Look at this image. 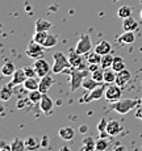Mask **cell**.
I'll list each match as a JSON object with an SVG mask.
<instances>
[{"mask_svg":"<svg viewBox=\"0 0 142 151\" xmlns=\"http://www.w3.org/2000/svg\"><path fill=\"white\" fill-rule=\"evenodd\" d=\"M92 79H95L99 83H103L104 82V70L100 67V68L95 70V71H92Z\"/></svg>","mask_w":142,"mask_h":151,"instance_id":"obj_36","label":"cell"},{"mask_svg":"<svg viewBox=\"0 0 142 151\" xmlns=\"http://www.w3.org/2000/svg\"><path fill=\"white\" fill-rule=\"evenodd\" d=\"M112 68H113L116 72H120V71H123V70H125V62H124V58H121V57H115L113 65H112Z\"/></svg>","mask_w":142,"mask_h":151,"instance_id":"obj_32","label":"cell"},{"mask_svg":"<svg viewBox=\"0 0 142 151\" xmlns=\"http://www.w3.org/2000/svg\"><path fill=\"white\" fill-rule=\"evenodd\" d=\"M115 1H117V0H115Z\"/></svg>","mask_w":142,"mask_h":151,"instance_id":"obj_48","label":"cell"},{"mask_svg":"<svg viewBox=\"0 0 142 151\" xmlns=\"http://www.w3.org/2000/svg\"><path fill=\"white\" fill-rule=\"evenodd\" d=\"M45 54V47L41 43L36 42L34 40H32L28 45V49H27V55L32 59H40V58L43 57Z\"/></svg>","mask_w":142,"mask_h":151,"instance_id":"obj_5","label":"cell"},{"mask_svg":"<svg viewBox=\"0 0 142 151\" xmlns=\"http://www.w3.org/2000/svg\"><path fill=\"white\" fill-rule=\"evenodd\" d=\"M108 147H109V142L107 138L100 137L96 141V151H105Z\"/></svg>","mask_w":142,"mask_h":151,"instance_id":"obj_34","label":"cell"},{"mask_svg":"<svg viewBox=\"0 0 142 151\" xmlns=\"http://www.w3.org/2000/svg\"><path fill=\"white\" fill-rule=\"evenodd\" d=\"M123 29L124 32H134L138 29V22L137 20H134L132 16L128 17V19L123 20Z\"/></svg>","mask_w":142,"mask_h":151,"instance_id":"obj_19","label":"cell"},{"mask_svg":"<svg viewBox=\"0 0 142 151\" xmlns=\"http://www.w3.org/2000/svg\"><path fill=\"white\" fill-rule=\"evenodd\" d=\"M136 118H140V120L142 121V106H141V108H138L137 109V112H136Z\"/></svg>","mask_w":142,"mask_h":151,"instance_id":"obj_39","label":"cell"},{"mask_svg":"<svg viewBox=\"0 0 142 151\" xmlns=\"http://www.w3.org/2000/svg\"><path fill=\"white\" fill-rule=\"evenodd\" d=\"M68 60H70L71 66L78 70H87V65L83 60L82 54H79L75 49H71L70 53H68Z\"/></svg>","mask_w":142,"mask_h":151,"instance_id":"obj_7","label":"cell"},{"mask_svg":"<svg viewBox=\"0 0 142 151\" xmlns=\"http://www.w3.org/2000/svg\"><path fill=\"white\" fill-rule=\"evenodd\" d=\"M33 67L36 70L37 76L38 78L46 76V75H49L51 71V67H50V65H49V62L46 59H43V58L36 59V62L33 63Z\"/></svg>","mask_w":142,"mask_h":151,"instance_id":"obj_6","label":"cell"},{"mask_svg":"<svg viewBox=\"0 0 142 151\" xmlns=\"http://www.w3.org/2000/svg\"><path fill=\"white\" fill-rule=\"evenodd\" d=\"M113 151H128V150H126V147H125V146L120 145V146H116L115 149H113Z\"/></svg>","mask_w":142,"mask_h":151,"instance_id":"obj_40","label":"cell"},{"mask_svg":"<svg viewBox=\"0 0 142 151\" xmlns=\"http://www.w3.org/2000/svg\"><path fill=\"white\" fill-rule=\"evenodd\" d=\"M103 83H99V82H96L95 79H84L83 80V84H82V87L84 89H87V91H92V89H95L96 87H99V86H101Z\"/></svg>","mask_w":142,"mask_h":151,"instance_id":"obj_30","label":"cell"},{"mask_svg":"<svg viewBox=\"0 0 142 151\" xmlns=\"http://www.w3.org/2000/svg\"><path fill=\"white\" fill-rule=\"evenodd\" d=\"M25 146H27L28 151H37L42 145L36 137H28L27 139H25Z\"/></svg>","mask_w":142,"mask_h":151,"instance_id":"obj_20","label":"cell"},{"mask_svg":"<svg viewBox=\"0 0 142 151\" xmlns=\"http://www.w3.org/2000/svg\"><path fill=\"white\" fill-rule=\"evenodd\" d=\"M58 135H59V138L63 139V141H72L75 137V130L72 129L71 126H65L59 130Z\"/></svg>","mask_w":142,"mask_h":151,"instance_id":"obj_17","label":"cell"},{"mask_svg":"<svg viewBox=\"0 0 142 151\" xmlns=\"http://www.w3.org/2000/svg\"><path fill=\"white\" fill-rule=\"evenodd\" d=\"M140 104H142L141 100H137V99H120L113 104H111V109L120 114H126Z\"/></svg>","mask_w":142,"mask_h":151,"instance_id":"obj_2","label":"cell"},{"mask_svg":"<svg viewBox=\"0 0 142 151\" xmlns=\"http://www.w3.org/2000/svg\"><path fill=\"white\" fill-rule=\"evenodd\" d=\"M92 49H94V46H92L91 37H89L88 34H82V36L79 37V40H78V42H76L75 50H76L79 54L86 55V54H88Z\"/></svg>","mask_w":142,"mask_h":151,"instance_id":"obj_4","label":"cell"},{"mask_svg":"<svg viewBox=\"0 0 142 151\" xmlns=\"http://www.w3.org/2000/svg\"><path fill=\"white\" fill-rule=\"evenodd\" d=\"M121 87H118L117 84L113 86V84H109V87L105 89V93H104V96L105 99L109 101V103H115V101L120 100L121 99Z\"/></svg>","mask_w":142,"mask_h":151,"instance_id":"obj_8","label":"cell"},{"mask_svg":"<svg viewBox=\"0 0 142 151\" xmlns=\"http://www.w3.org/2000/svg\"><path fill=\"white\" fill-rule=\"evenodd\" d=\"M48 143H49V138H48V137H43V139L41 141L42 147H48Z\"/></svg>","mask_w":142,"mask_h":151,"instance_id":"obj_41","label":"cell"},{"mask_svg":"<svg viewBox=\"0 0 142 151\" xmlns=\"http://www.w3.org/2000/svg\"><path fill=\"white\" fill-rule=\"evenodd\" d=\"M123 132V125L116 120H111L107 124V133L109 134V137H116Z\"/></svg>","mask_w":142,"mask_h":151,"instance_id":"obj_13","label":"cell"},{"mask_svg":"<svg viewBox=\"0 0 142 151\" xmlns=\"http://www.w3.org/2000/svg\"><path fill=\"white\" fill-rule=\"evenodd\" d=\"M51 27V22L45 19H38L36 21V32H49Z\"/></svg>","mask_w":142,"mask_h":151,"instance_id":"obj_21","label":"cell"},{"mask_svg":"<svg viewBox=\"0 0 142 151\" xmlns=\"http://www.w3.org/2000/svg\"><path fill=\"white\" fill-rule=\"evenodd\" d=\"M24 70H25V74H27L28 78H36L37 76V72H36V70H34V67L27 66V67H24Z\"/></svg>","mask_w":142,"mask_h":151,"instance_id":"obj_38","label":"cell"},{"mask_svg":"<svg viewBox=\"0 0 142 151\" xmlns=\"http://www.w3.org/2000/svg\"><path fill=\"white\" fill-rule=\"evenodd\" d=\"M136 41V36L134 32H124L120 37L117 38V42L120 45H130Z\"/></svg>","mask_w":142,"mask_h":151,"instance_id":"obj_18","label":"cell"},{"mask_svg":"<svg viewBox=\"0 0 142 151\" xmlns=\"http://www.w3.org/2000/svg\"><path fill=\"white\" fill-rule=\"evenodd\" d=\"M87 130H88V126H87V125H82V126H80V129H79V132L80 133H86Z\"/></svg>","mask_w":142,"mask_h":151,"instance_id":"obj_43","label":"cell"},{"mask_svg":"<svg viewBox=\"0 0 142 151\" xmlns=\"http://www.w3.org/2000/svg\"><path fill=\"white\" fill-rule=\"evenodd\" d=\"M53 83H54V79H53V76H50V75H46V76H43V78H40L38 89L41 91V93H48V91L51 88Z\"/></svg>","mask_w":142,"mask_h":151,"instance_id":"obj_14","label":"cell"},{"mask_svg":"<svg viewBox=\"0 0 142 151\" xmlns=\"http://www.w3.org/2000/svg\"><path fill=\"white\" fill-rule=\"evenodd\" d=\"M140 17H141V19H142V9H141V12H140Z\"/></svg>","mask_w":142,"mask_h":151,"instance_id":"obj_45","label":"cell"},{"mask_svg":"<svg viewBox=\"0 0 142 151\" xmlns=\"http://www.w3.org/2000/svg\"><path fill=\"white\" fill-rule=\"evenodd\" d=\"M53 68L51 71L54 74H62L65 72V70H67L68 67H71V63L68 60V57H66L62 51H54L53 53Z\"/></svg>","mask_w":142,"mask_h":151,"instance_id":"obj_3","label":"cell"},{"mask_svg":"<svg viewBox=\"0 0 142 151\" xmlns=\"http://www.w3.org/2000/svg\"><path fill=\"white\" fill-rule=\"evenodd\" d=\"M140 3H141V4H142V0H140Z\"/></svg>","mask_w":142,"mask_h":151,"instance_id":"obj_46","label":"cell"},{"mask_svg":"<svg viewBox=\"0 0 142 151\" xmlns=\"http://www.w3.org/2000/svg\"><path fill=\"white\" fill-rule=\"evenodd\" d=\"M113 59H115V57H113L112 54L103 55V58H101V63H100V67L103 68V70L112 68V65H113Z\"/></svg>","mask_w":142,"mask_h":151,"instance_id":"obj_24","label":"cell"},{"mask_svg":"<svg viewBox=\"0 0 142 151\" xmlns=\"http://www.w3.org/2000/svg\"><path fill=\"white\" fill-rule=\"evenodd\" d=\"M101 58H103V55H100L99 53H96V51H89L88 54H87V63L88 65H100L101 63Z\"/></svg>","mask_w":142,"mask_h":151,"instance_id":"obj_22","label":"cell"},{"mask_svg":"<svg viewBox=\"0 0 142 151\" xmlns=\"http://www.w3.org/2000/svg\"><path fill=\"white\" fill-rule=\"evenodd\" d=\"M130 79H132V72L129 71V70H123V71L117 72V76H116V84H117L118 87H125L126 84L130 82Z\"/></svg>","mask_w":142,"mask_h":151,"instance_id":"obj_12","label":"cell"},{"mask_svg":"<svg viewBox=\"0 0 142 151\" xmlns=\"http://www.w3.org/2000/svg\"><path fill=\"white\" fill-rule=\"evenodd\" d=\"M117 16L123 20L130 17L132 16V7H130V5H121L117 9Z\"/></svg>","mask_w":142,"mask_h":151,"instance_id":"obj_28","label":"cell"},{"mask_svg":"<svg viewBox=\"0 0 142 151\" xmlns=\"http://www.w3.org/2000/svg\"><path fill=\"white\" fill-rule=\"evenodd\" d=\"M104 93H105V88H104V86L101 84V86L96 87L95 89L89 91V93H87V96L83 99V100H84V103H91V101H95V100H100V99L104 96Z\"/></svg>","mask_w":142,"mask_h":151,"instance_id":"obj_10","label":"cell"},{"mask_svg":"<svg viewBox=\"0 0 142 151\" xmlns=\"http://www.w3.org/2000/svg\"><path fill=\"white\" fill-rule=\"evenodd\" d=\"M80 151H96V141L92 137L87 135L82 139V149Z\"/></svg>","mask_w":142,"mask_h":151,"instance_id":"obj_15","label":"cell"},{"mask_svg":"<svg viewBox=\"0 0 142 151\" xmlns=\"http://www.w3.org/2000/svg\"><path fill=\"white\" fill-rule=\"evenodd\" d=\"M116 76H117V72L113 68L104 70V83H107V84L116 83Z\"/></svg>","mask_w":142,"mask_h":151,"instance_id":"obj_23","label":"cell"},{"mask_svg":"<svg viewBox=\"0 0 142 151\" xmlns=\"http://www.w3.org/2000/svg\"><path fill=\"white\" fill-rule=\"evenodd\" d=\"M0 151H12V149H11V145H9V146H7V145L3 143V146H1V149H0Z\"/></svg>","mask_w":142,"mask_h":151,"instance_id":"obj_42","label":"cell"},{"mask_svg":"<svg viewBox=\"0 0 142 151\" xmlns=\"http://www.w3.org/2000/svg\"><path fill=\"white\" fill-rule=\"evenodd\" d=\"M27 74H25V70L24 68H19L16 70V71L13 72L12 75V80H11V83L8 84L9 87H16V86H20V84H24L25 80H27Z\"/></svg>","mask_w":142,"mask_h":151,"instance_id":"obj_11","label":"cell"},{"mask_svg":"<svg viewBox=\"0 0 142 151\" xmlns=\"http://www.w3.org/2000/svg\"><path fill=\"white\" fill-rule=\"evenodd\" d=\"M48 32H36L33 36V40L36 42L41 43V45H43V42L46 41V38H48Z\"/></svg>","mask_w":142,"mask_h":151,"instance_id":"obj_35","label":"cell"},{"mask_svg":"<svg viewBox=\"0 0 142 151\" xmlns=\"http://www.w3.org/2000/svg\"><path fill=\"white\" fill-rule=\"evenodd\" d=\"M94 50L96 51V53H99L100 55H107V54H111L112 46L108 41H100L99 43H96Z\"/></svg>","mask_w":142,"mask_h":151,"instance_id":"obj_16","label":"cell"},{"mask_svg":"<svg viewBox=\"0 0 142 151\" xmlns=\"http://www.w3.org/2000/svg\"><path fill=\"white\" fill-rule=\"evenodd\" d=\"M42 95L43 93H41V91H40V89H34V91H29L28 99L32 101V103L40 104V101H41V99H42Z\"/></svg>","mask_w":142,"mask_h":151,"instance_id":"obj_31","label":"cell"},{"mask_svg":"<svg viewBox=\"0 0 142 151\" xmlns=\"http://www.w3.org/2000/svg\"><path fill=\"white\" fill-rule=\"evenodd\" d=\"M40 109H41L42 113H45L46 116H50L51 113H53V109H54L53 99H50L46 93H43L41 101H40Z\"/></svg>","mask_w":142,"mask_h":151,"instance_id":"obj_9","label":"cell"},{"mask_svg":"<svg viewBox=\"0 0 142 151\" xmlns=\"http://www.w3.org/2000/svg\"><path fill=\"white\" fill-rule=\"evenodd\" d=\"M63 74H67L70 76V88L72 92H75L82 87L83 80L86 79L87 74H88V70H78L71 66L67 70H65Z\"/></svg>","mask_w":142,"mask_h":151,"instance_id":"obj_1","label":"cell"},{"mask_svg":"<svg viewBox=\"0 0 142 151\" xmlns=\"http://www.w3.org/2000/svg\"><path fill=\"white\" fill-rule=\"evenodd\" d=\"M59 151H71V149H70V147H67V146H62L59 149Z\"/></svg>","mask_w":142,"mask_h":151,"instance_id":"obj_44","label":"cell"},{"mask_svg":"<svg viewBox=\"0 0 142 151\" xmlns=\"http://www.w3.org/2000/svg\"><path fill=\"white\" fill-rule=\"evenodd\" d=\"M13 96V91H12V87L9 86H4L1 89H0V99L3 101H8L11 100Z\"/></svg>","mask_w":142,"mask_h":151,"instance_id":"obj_27","label":"cell"},{"mask_svg":"<svg viewBox=\"0 0 142 151\" xmlns=\"http://www.w3.org/2000/svg\"><path fill=\"white\" fill-rule=\"evenodd\" d=\"M141 103H142V97H141Z\"/></svg>","mask_w":142,"mask_h":151,"instance_id":"obj_47","label":"cell"},{"mask_svg":"<svg viewBox=\"0 0 142 151\" xmlns=\"http://www.w3.org/2000/svg\"><path fill=\"white\" fill-rule=\"evenodd\" d=\"M57 42H58V38H57L56 34H50V33H49L46 41L43 42V47H45V49H50V47H53V46H56Z\"/></svg>","mask_w":142,"mask_h":151,"instance_id":"obj_33","label":"cell"},{"mask_svg":"<svg viewBox=\"0 0 142 151\" xmlns=\"http://www.w3.org/2000/svg\"><path fill=\"white\" fill-rule=\"evenodd\" d=\"M107 124H108V121H105V118H101L99 121V124H97V130H99V133L107 132Z\"/></svg>","mask_w":142,"mask_h":151,"instance_id":"obj_37","label":"cell"},{"mask_svg":"<svg viewBox=\"0 0 142 151\" xmlns=\"http://www.w3.org/2000/svg\"><path fill=\"white\" fill-rule=\"evenodd\" d=\"M24 87L27 91H34V89H38L40 87V80H37L36 78H27L24 83Z\"/></svg>","mask_w":142,"mask_h":151,"instance_id":"obj_26","label":"cell"},{"mask_svg":"<svg viewBox=\"0 0 142 151\" xmlns=\"http://www.w3.org/2000/svg\"><path fill=\"white\" fill-rule=\"evenodd\" d=\"M11 149H12V151H25L27 150L25 141H22L21 138H14L11 142Z\"/></svg>","mask_w":142,"mask_h":151,"instance_id":"obj_25","label":"cell"},{"mask_svg":"<svg viewBox=\"0 0 142 151\" xmlns=\"http://www.w3.org/2000/svg\"><path fill=\"white\" fill-rule=\"evenodd\" d=\"M14 71H16V67H14V65H13L12 62L4 63V65H3V67H1L3 76H12Z\"/></svg>","mask_w":142,"mask_h":151,"instance_id":"obj_29","label":"cell"}]
</instances>
